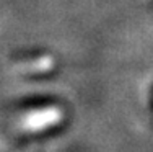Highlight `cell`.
Listing matches in <instances>:
<instances>
[{
	"label": "cell",
	"mask_w": 153,
	"mask_h": 152,
	"mask_svg": "<svg viewBox=\"0 0 153 152\" xmlns=\"http://www.w3.org/2000/svg\"><path fill=\"white\" fill-rule=\"evenodd\" d=\"M59 116H60L59 111H56V110L41 111V113H33L26 119V126L31 128V129H39V128H44V126L51 124V121L57 119Z\"/></svg>",
	"instance_id": "1"
}]
</instances>
